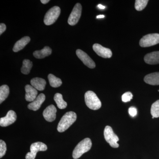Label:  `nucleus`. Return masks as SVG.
Segmentation results:
<instances>
[{
	"label": "nucleus",
	"instance_id": "2f4dec72",
	"mask_svg": "<svg viewBox=\"0 0 159 159\" xmlns=\"http://www.w3.org/2000/svg\"><path fill=\"white\" fill-rule=\"evenodd\" d=\"M104 17H105V16L104 15H100L97 16V18H103Z\"/></svg>",
	"mask_w": 159,
	"mask_h": 159
},
{
	"label": "nucleus",
	"instance_id": "c756f323",
	"mask_svg": "<svg viewBox=\"0 0 159 159\" xmlns=\"http://www.w3.org/2000/svg\"><path fill=\"white\" fill-rule=\"evenodd\" d=\"M49 2H50L49 0H41V2L43 4H47V3H48Z\"/></svg>",
	"mask_w": 159,
	"mask_h": 159
},
{
	"label": "nucleus",
	"instance_id": "b1692460",
	"mask_svg": "<svg viewBox=\"0 0 159 159\" xmlns=\"http://www.w3.org/2000/svg\"><path fill=\"white\" fill-rule=\"evenodd\" d=\"M151 114L154 118L159 117V100H157L152 104L151 108Z\"/></svg>",
	"mask_w": 159,
	"mask_h": 159
},
{
	"label": "nucleus",
	"instance_id": "aec40b11",
	"mask_svg": "<svg viewBox=\"0 0 159 159\" xmlns=\"http://www.w3.org/2000/svg\"><path fill=\"white\" fill-rule=\"evenodd\" d=\"M54 100L58 108L63 109L66 107L67 103L63 99L62 95L61 94L59 93L55 94L54 96Z\"/></svg>",
	"mask_w": 159,
	"mask_h": 159
},
{
	"label": "nucleus",
	"instance_id": "39448f33",
	"mask_svg": "<svg viewBox=\"0 0 159 159\" xmlns=\"http://www.w3.org/2000/svg\"><path fill=\"white\" fill-rule=\"evenodd\" d=\"M60 13L61 9L58 6L52 7L46 13L44 18V23L47 25H51L57 20Z\"/></svg>",
	"mask_w": 159,
	"mask_h": 159
},
{
	"label": "nucleus",
	"instance_id": "1a4fd4ad",
	"mask_svg": "<svg viewBox=\"0 0 159 159\" xmlns=\"http://www.w3.org/2000/svg\"><path fill=\"white\" fill-rule=\"evenodd\" d=\"M76 54L77 57L87 66L90 69L95 68L96 64L95 62L84 51L80 49H77L76 51Z\"/></svg>",
	"mask_w": 159,
	"mask_h": 159
},
{
	"label": "nucleus",
	"instance_id": "f03ea898",
	"mask_svg": "<svg viewBox=\"0 0 159 159\" xmlns=\"http://www.w3.org/2000/svg\"><path fill=\"white\" fill-rule=\"evenodd\" d=\"M92 146V141L89 138H86L80 142L76 146L73 152V157L77 159L83 154L88 152Z\"/></svg>",
	"mask_w": 159,
	"mask_h": 159
},
{
	"label": "nucleus",
	"instance_id": "a878e982",
	"mask_svg": "<svg viewBox=\"0 0 159 159\" xmlns=\"http://www.w3.org/2000/svg\"><path fill=\"white\" fill-rule=\"evenodd\" d=\"M7 148L6 142L3 140H0V158H2L6 153Z\"/></svg>",
	"mask_w": 159,
	"mask_h": 159
},
{
	"label": "nucleus",
	"instance_id": "7c9ffc66",
	"mask_svg": "<svg viewBox=\"0 0 159 159\" xmlns=\"http://www.w3.org/2000/svg\"><path fill=\"white\" fill-rule=\"evenodd\" d=\"M98 7L99 8V9H105L106 8L105 6H102V5H100V4H99V5H98Z\"/></svg>",
	"mask_w": 159,
	"mask_h": 159
},
{
	"label": "nucleus",
	"instance_id": "7ed1b4c3",
	"mask_svg": "<svg viewBox=\"0 0 159 159\" xmlns=\"http://www.w3.org/2000/svg\"><path fill=\"white\" fill-rule=\"evenodd\" d=\"M84 99L87 106L91 109L97 110L102 106L100 99L93 91H87L85 93Z\"/></svg>",
	"mask_w": 159,
	"mask_h": 159
},
{
	"label": "nucleus",
	"instance_id": "6e6552de",
	"mask_svg": "<svg viewBox=\"0 0 159 159\" xmlns=\"http://www.w3.org/2000/svg\"><path fill=\"white\" fill-rule=\"evenodd\" d=\"M82 6L81 4L78 3L74 6L68 20V23L70 25L74 26L79 21L81 15Z\"/></svg>",
	"mask_w": 159,
	"mask_h": 159
},
{
	"label": "nucleus",
	"instance_id": "473e14b6",
	"mask_svg": "<svg viewBox=\"0 0 159 159\" xmlns=\"http://www.w3.org/2000/svg\"><path fill=\"white\" fill-rule=\"evenodd\" d=\"M154 117H152V119H154Z\"/></svg>",
	"mask_w": 159,
	"mask_h": 159
},
{
	"label": "nucleus",
	"instance_id": "5701e85b",
	"mask_svg": "<svg viewBox=\"0 0 159 159\" xmlns=\"http://www.w3.org/2000/svg\"><path fill=\"white\" fill-rule=\"evenodd\" d=\"M9 93V86L7 85H3L0 87V103L6 100Z\"/></svg>",
	"mask_w": 159,
	"mask_h": 159
},
{
	"label": "nucleus",
	"instance_id": "0eeeda50",
	"mask_svg": "<svg viewBox=\"0 0 159 159\" xmlns=\"http://www.w3.org/2000/svg\"><path fill=\"white\" fill-rule=\"evenodd\" d=\"M48 149L47 145L41 142H36L31 144L30 146V152L26 154V159H34L36 154L39 151H45Z\"/></svg>",
	"mask_w": 159,
	"mask_h": 159
},
{
	"label": "nucleus",
	"instance_id": "f3484780",
	"mask_svg": "<svg viewBox=\"0 0 159 159\" xmlns=\"http://www.w3.org/2000/svg\"><path fill=\"white\" fill-rule=\"evenodd\" d=\"M144 80L145 83L150 85H159V72L148 74L145 76Z\"/></svg>",
	"mask_w": 159,
	"mask_h": 159
},
{
	"label": "nucleus",
	"instance_id": "dca6fc26",
	"mask_svg": "<svg viewBox=\"0 0 159 159\" xmlns=\"http://www.w3.org/2000/svg\"><path fill=\"white\" fill-rule=\"evenodd\" d=\"M46 80L43 78L35 77L31 80V84L34 89L39 91H43L45 88Z\"/></svg>",
	"mask_w": 159,
	"mask_h": 159
},
{
	"label": "nucleus",
	"instance_id": "6ab92c4d",
	"mask_svg": "<svg viewBox=\"0 0 159 159\" xmlns=\"http://www.w3.org/2000/svg\"><path fill=\"white\" fill-rule=\"evenodd\" d=\"M52 50L50 47L46 46L42 50L36 51L33 53V55L37 59H42L51 55Z\"/></svg>",
	"mask_w": 159,
	"mask_h": 159
},
{
	"label": "nucleus",
	"instance_id": "f257e3e1",
	"mask_svg": "<svg viewBox=\"0 0 159 159\" xmlns=\"http://www.w3.org/2000/svg\"><path fill=\"white\" fill-rule=\"evenodd\" d=\"M77 115L74 112L69 111L63 116L57 125V130L59 132L65 131L77 119Z\"/></svg>",
	"mask_w": 159,
	"mask_h": 159
},
{
	"label": "nucleus",
	"instance_id": "f8f14e48",
	"mask_svg": "<svg viewBox=\"0 0 159 159\" xmlns=\"http://www.w3.org/2000/svg\"><path fill=\"white\" fill-rule=\"evenodd\" d=\"M57 109L54 105H51L48 106L43 112V116L46 121L52 122L56 119Z\"/></svg>",
	"mask_w": 159,
	"mask_h": 159
},
{
	"label": "nucleus",
	"instance_id": "423d86ee",
	"mask_svg": "<svg viewBox=\"0 0 159 159\" xmlns=\"http://www.w3.org/2000/svg\"><path fill=\"white\" fill-rule=\"evenodd\" d=\"M159 43V34L154 33L145 35L140 40L139 45L142 48H148Z\"/></svg>",
	"mask_w": 159,
	"mask_h": 159
},
{
	"label": "nucleus",
	"instance_id": "bb28decb",
	"mask_svg": "<svg viewBox=\"0 0 159 159\" xmlns=\"http://www.w3.org/2000/svg\"><path fill=\"white\" fill-rule=\"evenodd\" d=\"M133 97V96L131 93L129 92H126L122 95V101L125 102H129L132 99Z\"/></svg>",
	"mask_w": 159,
	"mask_h": 159
},
{
	"label": "nucleus",
	"instance_id": "cd10ccee",
	"mask_svg": "<svg viewBox=\"0 0 159 159\" xmlns=\"http://www.w3.org/2000/svg\"><path fill=\"white\" fill-rule=\"evenodd\" d=\"M128 111L131 117H135L137 115V108L134 107H129V108Z\"/></svg>",
	"mask_w": 159,
	"mask_h": 159
},
{
	"label": "nucleus",
	"instance_id": "9d476101",
	"mask_svg": "<svg viewBox=\"0 0 159 159\" xmlns=\"http://www.w3.org/2000/svg\"><path fill=\"white\" fill-rule=\"evenodd\" d=\"M93 48L97 55L103 58H110L112 55V53L110 49L104 48L99 44H94Z\"/></svg>",
	"mask_w": 159,
	"mask_h": 159
},
{
	"label": "nucleus",
	"instance_id": "ddd939ff",
	"mask_svg": "<svg viewBox=\"0 0 159 159\" xmlns=\"http://www.w3.org/2000/svg\"><path fill=\"white\" fill-rule=\"evenodd\" d=\"M46 97L44 94H40L33 102L29 103L28 106V108L31 110L36 111L39 109L43 102L45 100Z\"/></svg>",
	"mask_w": 159,
	"mask_h": 159
},
{
	"label": "nucleus",
	"instance_id": "c85d7f7f",
	"mask_svg": "<svg viewBox=\"0 0 159 159\" xmlns=\"http://www.w3.org/2000/svg\"><path fill=\"white\" fill-rule=\"evenodd\" d=\"M6 29V26L5 24L3 23H1L0 25V34H2L3 32H5Z\"/></svg>",
	"mask_w": 159,
	"mask_h": 159
},
{
	"label": "nucleus",
	"instance_id": "20e7f679",
	"mask_svg": "<svg viewBox=\"0 0 159 159\" xmlns=\"http://www.w3.org/2000/svg\"><path fill=\"white\" fill-rule=\"evenodd\" d=\"M104 136L106 141L109 144L111 147L114 148L119 147V144L118 143L119 138L114 132L111 126L108 125L106 126L104 130Z\"/></svg>",
	"mask_w": 159,
	"mask_h": 159
},
{
	"label": "nucleus",
	"instance_id": "9b49d317",
	"mask_svg": "<svg viewBox=\"0 0 159 159\" xmlns=\"http://www.w3.org/2000/svg\"><path fill=\"white\" fill-rule=\"evenodd\" d=\"M16 119L15 112L12 110L9 111L5 117L0 119V125L2 127H6L14 123Z\"/></svg>",
	"mask_w": 159,
	"mask_h": 159
},
{
	"label": "nucleus",
	"instance_id": "a211bd4d",
	"mask_svg": "<svg viewBox=\"0 0 159 159\" xmlns=\"http://www.w3.org/2000/svg\"><path fill=\"white\" fill-rule=\"evenodd\" d=\"M31 40V39L29 36H25L18 41L15 44L13 48L14 52H17L25 48Z\"/></svg>",
	"mask_w": 159,
	"mask_h": 159
},
{
	"label": "nucleus",
	"instance_id": "2eb2a0df",
	"mask_svg": "<svg viewBox=\"0 0 159 159\" xmlns=\"http://www.w3.org/2000/svg\"><path fill=\"white\" fill-rule=\"evenodd\" d=\"M144 61L149 65H156L159 63V51H154L145 55Z\"/></svg>",
	"mask_w": 159,
	"mask_h": 159
},
{
	"label": "nucleus",
	"instance_id": "4468645a",
	"mask_svg": "<svg viewBox=\"0 0 159 159\" xmlns=\"http://www.w3.org/2000/svg\"><path fill=\"white\" fill-rule=\"evenodd\" d=\"M26 91L25 99L28 102H33L37 97V90L34 89L32 86L28 85L25 87Z\"/></svg>",
	"mask_w": 159,
	"mask_h": 159
},
{
	"label": "nucleus",
	"instance_id": "4be33fe9",
	"mask_svg": "<svg viewBox=\"0 0 159 159\" xmlns=\"http://www.w3.org/2000/svg\"><path fill=\"white\" fill-rule=\"evenodd\" d=\"M33 64L32 61L29 59H25L23 61V66L21 69L22 73L24 74H28L30 73Z\"/></svg>",
	"mask_w": 159,
	"mask_h": 159
},
{
	"label": "nucleus",
	"instance_id": "412c9836",
	"mask_svg": "<svg viewBox=\"0 0 159 159\" xmlns=\"http://www.w3.org/2000/svg\"><path fill=\"white\" fill-rule=\"evenodd\" d=\"M50 85L53 88L59 87L62 84V81L59 78L55 77L52 74H49L48 76Z\"/></svg>",
	"mask_w": 159,
	"mask_h": 159
},
{
	"label": "nucleus",
	"instance_id": "393cba45",
	"mask_svg": "<svg viewBox=\"0 0 159 159\" xmlns=\"http://www.w3.org/2000/svg\"><path fill=\"white\" fill-rule=\"evenodd\" d=\"M148 0H136L135 3V8L137 11L143 10L148 4Z\"/></svg>",
	"mask_w": 159,
	"mask_h": 159
}]
</instances>
